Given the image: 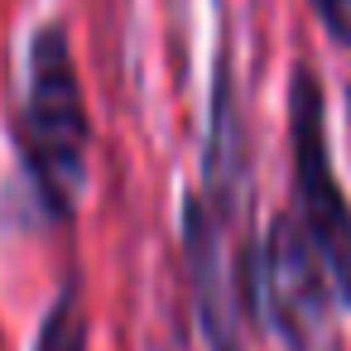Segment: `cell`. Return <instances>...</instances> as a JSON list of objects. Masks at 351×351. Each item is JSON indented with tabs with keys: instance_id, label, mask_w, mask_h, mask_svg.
<instances>
[{
	"instance_id": "cell-1",
	"label": "cell",
	"mask_w": 351,
	"mask_h": 351,
	"mask_svg": "<svg viewBox=\"0 0 351 351\" xmlns=\"http://www.w3.org/2000/svg\"><path fill=\"white\" fill-rule=\"evenodd\" d=\"M87 97L63 20H44L25 49V92L15 106V149L49 217L68 221L87 183Z\"/></svg>"
},
{
	"instance_id": "cell-2",
	"label": "cell",
	"mask_w": 351,
	"mask_h": 351,
	"mask_svg": "<svg viewBox=\"0 0 351 351\" xmlns=\"http://www.w3.org/2000/svg\"><path fill=\"white\" fill-rule=\"evenodd\" d=\"M289 164H293V217L308 231L332 293L351 308V197L337 178L327 145V92L308 63L289 73Z\"/></svg>"
},
{
	"instance_id": "cell-3",
	"label": "cell",
	"mask_w": 351,
	"mask_h": 351,
	"mask_svg": "<svg viewBox=\"0 0 351 351\" xmlns=\"http://www.w3.org/2000/svg\"><path fill=\"white\" fill-rule=\"evenodd\" d=\"M236 289L245 313L265 322L289 351H313L337 303L332 279L293 212H279L265 226V241H250L241 250Z\"/></svg>"
},
{
	"instance_id": "cell-4",
	"label": "cell",
	"mask_w": 351,
	"mask_h": 351,
	"mask_svg": "<svg viewBox=\"0 0 351 351\" xmlns=\"http://www.w3.org/2000/svg\"><path fill=\"white\" fill-rule=\"evenodd\" d=\"M34 351H87V313H82V284L77 274H68L39 322Z\"/></svg>"
},
{
	"instance_id": "cell-5",
	"label": "cell",
	"mask_w": 351,
	"mask_h": 351,
	"mask_svg": "<svg viewBox=\"0 0 351 351\" xmlns=\"http://www.w3.org/2000/svg\"><path fill=\"white\" fill-rule=\"evenodd\" d=\"M308 5H313V15L322 20L327 39L341 44V49H351V0H308Z\"/></svg>"
},
{
	"instance_id": "cell-6",
	"label": "cell",
	"mask_w": 351,
	"mask_h": 351,
	"mask_svg": "<svg viewBox=\"0 0 351 351\" xmlns=\"http://www.w3.org/2000/svg\"><path fill=\"white\" fill-rule=\"evenodd\" d=\"M346 101H351V92H346Z\"/></svg>"
}]
</instances>
